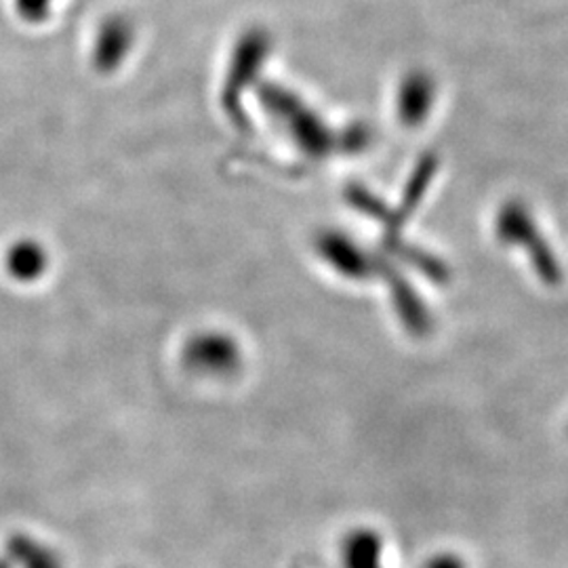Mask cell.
<instances>
[{
	"label": "cell",
	"mask_w": 568,
	"mask_h": 568,
	"mask_svg": "<svg viewBox=\"0 0 568 568\" xmlns=\"http://www.w3.org/2000/svg\"><path fill=\"white\" fill-rule=\"evenodd\" d=\"M497 239L508 246H520L530 260V265L539 281L548 286L562 283V265L558 262L551 244L541 236L530 211L520 201H508L497 215Z\"/></svg>",
	"instance_id": "6da1fadb"
},
{
	"label": "cell",
	"mask_w": 568,
	"mask_h": 568,
	"mask_svg": "<svg viewBox=\"0 0 568 568\" xmlns=\"http://www.w3.org/2000/svg\"><path fill=\"white\" fill-rule=\"evenodd\" d=\"M185 365L203 375L225 377L241 365V352L227 337L204 335L185 347Z\"/></svg>",
	"instance_id": "7a4b0ae2"
},
{
	"label": "cell",
	"mask_w": 568,
	"mask_h": 568,
	"mask_svg": "<svg viewBox=\"0 0 568 568\" xmlns=\"http://www.w3.org/2000/svg\"><path fill=\"white\" fill-rule=\"evenodd\" d=\"M344 568H384V541L373 528H354L342 544Z\"/></svg>",
	"instance_id": "3957f363"
},
{
	"label": "cell",
	"mask_w": 568,
	"mask_h": 568,
	"mask_svg": "<svg viewBox=\"0 0 568 568\" xmlns=\"http://www.w3.org/2000/svg\"><path fill=\"white\" fill-rule=\"evenodd\" d=\"M434 103V82L427 74H410L400 91V114L406 124H419L427 119Z\"/></svg>",
	"instance_id": "277c9868"
},
{
	"label": "cell",
	"mask_w": 568,
	"mask_h": 568,
	"mask_svg": "<svg viewBox=\"0 0 568 568\" xmlns=\"http://www.w3.org/2000/svg\"><path fill=\"white\" fill-rule=\"evenodd\" d=\"M7 272L21 283H32L41 278L42 272L47 270V253L41 244L34 241H20L11 244L7 257Z\"/></svg>",
	"instance_id": "5b68a950"
},
{
	"label": "cell",
	"mask_w": 568,
	"mask_h": 568,
	"mask_svg": "<svg viewBox=\"0 0 568 568\" xmlns=\"http://www.w3.org/2000/svg\"><path fill=\"white\" fill-rule=\"evenodd\" d=\"M9 560L21 568H63L60 556L28 535L9 539Z\"/></svg>",
	"instance_id": "8992f818"
},
{
	"label": "cell",
	"mask_w": 568,
	"mask_h": 568,
	"mask_svg": "<svg viewBox=\"0 0 568 568\" xmlns=\"http://www.w3.org/2000/svg\"><path fill=\"white\" fill-rule=\"evenodd\" d=\"M126 44H129V30H124V28L105 30L102 41H100V51H98L100 63L102 65H112L114 61L121 58L122 51L126 49Z\"/></svg>",
	"instance_id": "52a82bcc"
},
{
	"label": "cell",
	"mask_w": 568,
	"mask_h": 568,
	"mask_svg": "<svg viewBox=\"0 0 568 568\" xmlns=\"http://www.w3.org/2000/svg\"><path fill=\"white\" fill-rule=\"evenodd\" d=\"M424 568H467L464 558L455 556V554H440L436 558H432Z\"/></svg>",
	"instance_id": "ba28073f"
},
{
	"label": "cell",
	"mask_w": 568,
	"mask_h": 568,
	"mask_svg": "<svg viewBox=\"0 0 568 568\" xmlns=\"http://www.w3.org/2000/svg\"><path fill=\"white\" fill-rule=\"evenodd\" d=\"M0 568H11V560H7V562L2 560V562H0Z\"/></svg>",
	"instance_id": "9c48e42d"
}]
</instances>
